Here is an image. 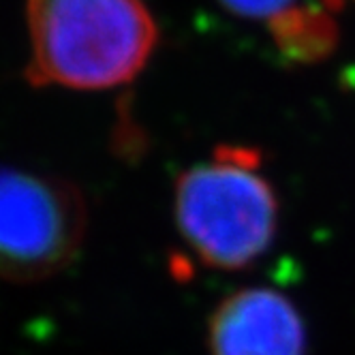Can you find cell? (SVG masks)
<instances>
[{
	"instance_id": "6da1fadb",
	"label": "cell",
	"mask_w": 355,
	"mask_h": 355,
	"mask_svg": "<svg viewBox=\"0 0 355 355\" xmlns=\"http://www.w3.org/2000/svg\"><path fill=\"white\" fill-rule=\"evenodd\" d=\"M31 67L41 86L103 90L131 82L157 47L141 0H28Z\"/></svg>"
},
{
	"instance_id": "7a4b0ae2",
	"label": "cell",
	"mask_w": 355,
	"mask_h": 355,
	"mask_svg": "<svg viewBox=\"0 0 355 355\" xmlns=\"http://www.w3.org/2000/svg\"><path fill=\"white\" fill-rule=\"evenodd\" d=\"M173 204L180 236L210 268H246L274 242L278 197L255 150L218 148L180 175Z\"/></svg>"
},
{
	"instance_id": "3957f363",
	"label": "cell",
	"mask_w": 355,
	"mask_h": 355,
	"mask_svg": "<svg viewBox=\"0 0 355 355\" xmlns=\"http://www.w3.org/2000/svg\"><path fill=\"white\" fill-rule=\"evenodd\" d=\"M86 204L71 182L0 167V278L37 283L62 272L86 236Z\"/></svg>"
},
{
	"instance_id": "277c9868",
	"label": "cell",
	"mask_w": 355,
	"mask_h": 355,
	"mask_svg": "<svg viewBox=\"0 0 355 355\" xmlns=\"http://www.w3.org/2000/svg\"><path fill=\"white\" fill-rule=\"evenodd\" d=\"M212 355H304L306 332L293 304L272 289L227 297L210 323Z\"/></svg>"
},
{
	"instance_id": "5b68a950",
	"label": "cell",
	"mask_w": 355,
	"mask_h": 355,
	"mask_svg": "<svg viewBox=\"0 0 355 355\" xmlns=\"http://www.w3.org/2000/svg\"><path fill=\"white\" fill-rule=\"evenodd\" d=\"M230 13L259 21L291 60L313 62L336 43L334 5L338 0H216Z\"/></svg>"
}]
</instances>
